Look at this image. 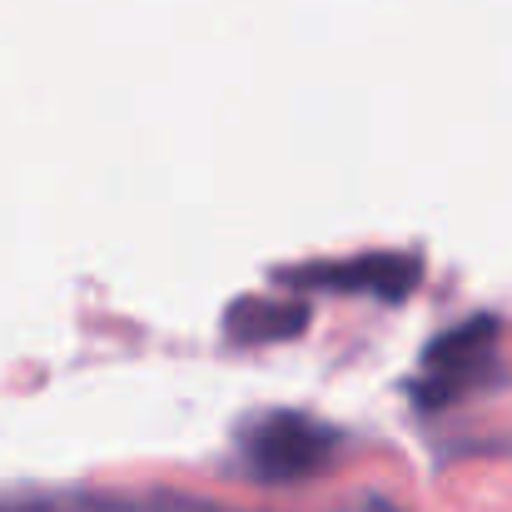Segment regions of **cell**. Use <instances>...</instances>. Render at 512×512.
I'll list each match as a JSON object with an SVG mask.
<instances>
[{
    "mask_svg": "<svg viewBox=\"0 0 512 512\" xmlns=\"http://www.w3.org/2000/svg\"><path fill=\"white\" fill-rule=\"evenodd\" d=\"M239 453H244V463H249L254 478H264V483H294V478H309V473H319L329 463L334 433L319 418H309V413L279 408V413H259L254 423H244Z\"/></svg>",
    "mask_w": 512,
    "mask_h": 512,
    "instance_id": "1",
    "label": "cell"
},
{
    "mask_svg": "<svg viewBox=\"0 0 512 512\" xmlns=\"http://www.w3.org/2000/svg\"><path fill=\"white\" fill-rule=\"evenodd\" d=\"M488 363H493V324H488V319H473V324L443 334V339L428 348L413 393H418V403L438 408V403L458 398L473 378H483Z\"/></svg>",
    "mask_w": 512,
    "mask_h": 512,
    "instance_id": "2",
    "label": "cell"
}]
</instances>
